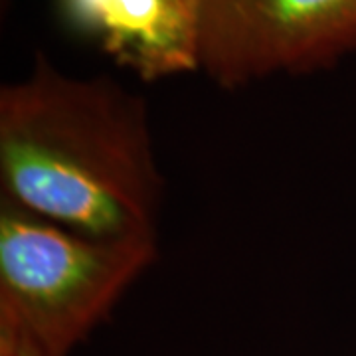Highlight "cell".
Instances as JSON below:
<instances>
[{
    "mask_svg": "<svg viewBox=\"0 0 356 356\" xmlns=\"http://www.w3.org/2000/svg\"><path fill=\"white\" fill-rule=\"evenodd\" d=\"M163 175L147 105L36 54L0 89V200L99 240H156Z\"/></svg>",
    "mask_w": 356,
    "mask_h": 356,
    "instance_id": "cell-1",
    "label": "cell"
},
{
    "mask_svg": "<svg viewBox=\"0 0 356 356\" xmlns=\"http://www.w3.org/2000/svg\"><path fill=\"white\" fill-rule=\"evenodd\" d=\"M200 72L226 89L356 54V0H198Z\"/></svg>",
    "mask_w": 356,
    "mask_h": 356,
    "instance_id": "cell-3",
    "label": "cell"
},
{
    "mask_svg": "<svg viewBox=\"0 0 356 356\" xmlns=\"http://www.w3.org/2000/svg\"><path fill=\"white\" fill-rule=\"evenodd\" d=\"M156 257V240H99L0 200V341L70 356Z\"/></svg>",
    "mask_w": 356,
    "mask_h": 356,
    "instance_id": "cell-2",
    "label": "cell"
},
{
    "mask_svg": "<svg viewBox=\"0 0 356 356\" xmlns=\"http://www.w3.org/2000/svg\"><path fill=\"white\" fill-rule=\"evenodd\" d=\"M60 22L143 79L200 72L198 0H54Z\"/></svg>",
    "mask_w": 356,
    "mask_h": 356,
    "instance_id": "cell-4",
    "label": "cell"
},
{
    "mask_svg": "<svg viewBox=\"0 0 356 356\" xmlns=\"http://www.w3.org/2000/svg\"><path fill=\"white\" fill-rule=\"evenodd\" d=\"M0 356H38L30 353L28 348H22L18 344L8 343V341H0Z\"/></svg>",
    "mask_w": 356,
    "mask_h": 356,
    "instance_id": "cell-5",
    "label": "cell"
}]
</instances>
